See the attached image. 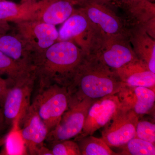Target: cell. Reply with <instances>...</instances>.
Instances as JSON below:
<instances>
[{
    "mask_svg": "<svg viewBox=\"0 0 155 155\" xmlns=\"http://www.w3.org/2000/svg\"><path fill=\"white\" fill-rule=\"evenodd\" d=\"M85 55L71 41H57L42 52L31 54L38 86L57 84L67 88Z\"/></svg>",
    "mask_w": 155,
    "mask_h": 155,
    "instance_id": "cell-1",
    "label": "cell"
},
{
    "mask_svg": "<svg viewBox=\"0 0 155 155\" xmlns=\"http://www.w3.org/2000/svg\"><path fill=\"white\" fill-rule=\"evenodd\" d=\"M71 1H72V2H74V3H75L76 4V5L79 2L81 1V0H71Z\"/></svg>",
    "mask_w": 155,
    "mask_h": 155,
    "instance_id": "cell-32",
    "label": "cell"
},
{
    "mask_svg": "<svg viewBox=\"0 0 155 155\" xmlns=\"http://www.w3.org/2000/svg\"><path fill=\"white\" fill-rule=\"evenodd\" d=\"M120 155H155V144L137 137H134L126 144L120 147Z\"/></svg>",
    "mask_w": 155,
    "mask_h": 155,
    "instance_id": "cell-23",
    "label": "cell"
},
{
    "mask_svg": "<svg viewBox=\"0 0 155 155\" xmlns=\"http://www.w3.org/2000/svg\"><path fill=\"white\" fill-rule=\"evenodd\" d=\"M94 55L103 64L115 71L138 59L134 52L127 34H104Z\"/></svg>",
    "mask_w": 155,
    "mask_h": 155,
    "instance_id": "cell-8",
    "label": "cell"
},
{
    "mask_svg": "<svg viewBox=\"0 0 155 155\" xmlns=\"http://www.w3.org/2000/svg\"><path fill=\"white\" fill-rule=\"evenodd\" d=\"M8 125L6 124L5 116L3 114V108H0V135H2L3 133Z\"/></svg>",
    "mask_w": 155,
    "mask_h": 155,
    "instance_id": "cell-26",
    "label": "cell"
},
{
    "mask_svg": "<svg viewBox=\"0 0 155 155\" xmlns=\"http://www.w3.org/2000/svg\"><path fill=\"white\" fill-rule=\"evenodd\" d=\"M11 29L8 22L0 20V33H7Z\"/></svg>",
    "mask_w": 155,
    "mask_h": 155,
    "instance_id": "cell-27",
    "label": "cell"
},
{
    "mask_svg": "<svg viewBox=\"0 0 155 155\" xmlns=\"http://www.w3.org/2000/svg\"><path fill=\"white\" fill-rule=\"evenodd\" d=\"M32 1V0H21L20 3H24L25 2H28V1Z\"/></svg>",
    "mask_w": 155,
    "mask_h": 155,
    "instance_id": "cell-33",
    "label": "cell"
},
{
    "mask_svg": "<svg viewBox=\"0 0 155 155\" xmlns=\"http://www.w3.org/2000/svg\"><path fill=\"white\" fill-rule=\"evenodd\" d=\"M48 0H32L20 4L0 1V20L6 22L34 20Z\"/></svg>",
    "mask_w": 155,
    "mask_h": 155,
    "instance_id": "cell-15",
    "label": "cell"
},
{
    "mask_svg": "<svg viewBox=\"0 0 155 155\" xmlns=\"http://www.w3.org/2000/svg\"><path fill=\"white\" fill-rule=\"evenodd\" d=\"M69 101L67 87L51 84L38 86L31 106L36 111L49 132L57 126L62 115L68 110Z\"/></svg>",
    "mask_w": 155,
    "mask_h": 155,
    "instance_id": "cell-4",
    "label": "cell"
},
{
    "mask_svg": "<svg viewBox=\"0 0 155 155\" xmlns=\"http://www.w3.org/2000/svg\"><path fill=\"white\" fill-rule=\"evenodd\" d=\"M125 85L115 70L95 55H86L67 87L69 107L85 99L97 100L117 94Z\"/></svg>",
    "mask_w": 155,
    "mask_h": 155,
    "instance_id": "cell-2",
    "label": "cell"
},
{
    "mask_svg": "<svg viewBox=\"0 0 155 155\" xmlns=\"http://www.w3.org/2000/svg\"><path fill=\"white\" fill-rule=\"evenodd\" d=\"M14 124L20 131L28 154L36 155L39 149L44 145L49 130L36 111L30 105Z\"/></svg>",
    "mask_w": 155,
    "mask_h": 155,
    "instance_id": "cell-12",
    "label": "cell"
},
{
    "mask_svg": "<svg viewBox=\"0 0 155 155\" xmlns=\"http://www.w3.org/2000/svg\"><path fill=\"white\" fill-rule=\"evenodd\" d=\"M121 106L118 94L96 100L89 108L81 133L74 140L92 135L97 130L104 127Z\"/></svg>",
    "mask_w": 155,
    "mask_h": 155,
    "instance_id": "cell-11",
    "label": "cell"
},
{
    "mask_svg": "<svg viewBox=\"0 0 155 155\" xmlns=\"http://www.w3.org/2000/svg\"><path fill=\"white\" fill-rule=\"evenodd\" d=\"M127 36L136 57L155 73V39L138 27L128 28Z\"/></svg>",
    "mask_w": 155,
    "mask_h": 155,
    "instance_id": "cell-16",
    "label": "cell"
},
{
    "mask_svg": "<svg viewBox=\"0 0 155 155\" xmlns=\"http://www.w3.org/2000/svg\"><path fill=\"white\" fill-rule=\"evenodd\" d=\"M81 155H119L110 148L102 138L92 135L84 137L76 140Z\"/></svg>",
    "mask_w": 155,
    "mask_h": 155,
    "instance_id": "cell-21",
    "label": "cell"
},
{
    "mask_svg": "<svg viewBox=\"0 0 155 155\" xmlns=\"http://www.w3.org/2000/svg\"><path fill=\"white\" fill-rule=\"evenodd\" d=\"M99 2L116 6V0H93Z\"/></svg>",
    "mask_w": 155,
    "mask_h": 155,
    "instance_id": "cell-29",
    "label": "cell"
},
{
    "mask_svg": "<svg viewBox=\"0 0 155 155\" xmlns=\"http://www.w3.org/2000/svg\"><path fill=\"white\" fill-rule=\"evenodd\" d=\"M122 107L140 116L150 114L154 107L155 91L144 87L125 85L118 93Z\"/></svg>",
    "mask_w": 155,
    "mask_h": 155,
    "instance_id": "cell-14",
    "label": "cell"
},
{
    "mask_svg": "<svg viewBox=\"0 0 155 155\" xmlns=\"http://www.w3.org/2000/svg\"><path fill=\"white\" fill-rule=\"evenodd\" d=\"M17 35L31 54L44 51L58 41L55 25L36 20L14 22Z\"/></svg>",
    "mask_w": 155,
    "mask_h": 155,
    "instance_id": "cell-6",
    "label": "cell"
},
{
    "mask_svg": "<svg viewBox=\"0 0 155 155\" xmlns=\"http://www.w3.org/2000/svg\"><path fill=\"white\" fill-rule=\"evenodd\" d=\"M77 9L71 0H48L34 20L56 25L63 23Z\"/></svg>",
    "mask_w": 155,
    "mask_h": 155,
    "instance_id": "cell-18",
    "label": "cell"
},
{
    "mask_svg": "<svg viewBox=\"0 0 155 155\" xmlns=\"http://www.w3.org/2000/svg\"><path fill=\"white\" fill-rule=\"evenodd\" d=\"M116 71L125 85L144 87L155 91V73L139 59Z\"/></svg>",
    "mask_w": 155,
    "mask_h": 155,
    "instance_id": "cell-17",
    "label": "cell"
},
{
    "mask_svg": "<svg viewBox=\"0 0 155 155\" xmlns=\"http://www.w3.org/2000/svg\"><path fill=\"white\" fill-rule=\"evenodd\" d=\"M128 28L138 27L155 39V4L149 0H129L119 5Z\"/></svg>",
    "mask_w": 155,
    "mask_h": 155,
    "instance_id": "cell-13",
    "label": "cell"
},
{
    "mask_svg": "<svg viewBox=\"0 0 155 155\" xmlns=\"http://www.w3.org/2000/svg\"><path fill=\"white\" fill-rule=\"evenodd\" d=\"M32 72L31 66L15 61L0 51V75L7 76L11 85Z\"/></svg>",
    "mask_w": 155,
    "mask_h": 155,
    "instance_id": "cell-20",
    "label": "cell"
},
{
    "mask_svg": "<svg viewBox=\"0 0 155 155\" xmlns=\"http://www.w3.org/2000/svg\"><path fill=\"white\" fill-rule=\"evenodd\" d=\"M95 101L85 99L69 106L57 126L49 132L45 141L51 143L70 140L79 135L83 129L89 108Z\"/></svg>",
    "mask_w": 155,
    "mask_h": 155,
    "instance_id": "cell-9",
    "label": "cell"
},
{
    "mask_svg": "<svg viewBox=\"0 0 155 155\" xmlns=\"http://www.w3.org/2000/svg\"><path fill=\"white\" fill-rule=\"evenodd\" d=\"M36 155H53V154L50 149L43 145L39 149L37 152Z\"/></svg>",
    "mask_w": 155,
    "mask_h": 155,
    "instance_id": "cell-28",
    "label": "cell"
},
{
    "mask_svg": "<svg viewBox=\"0 0 155 155\" xmlns=\"http://www.w3.org/2000/svg\"><path fill=\"white\" fill-rule=\"evenodd\" d=\"M3 1V0H0V1Z\"/></svg>",
    "mask_w": 155,
    "mask_h": 155,
    "instance_id": "cell-36",
    "label": "cell"
},
{
    "mask_svg": "<svg viewBox=\"0 0 155 155\" xmlns=\"http://www.w3.org/2000/svg\"><path fill=\"white\" fill-rule=\"evenodd\" d=\"M129 0H116V6L118 8V7L123 3L126 2Z\"/></svg>",
    "mask_w": 155,
    "mask_h": 155,
    "instance_id": "cell-31",
    "label": "cell"
},
{
    "mask_svg": "<svg viewBox=\"0 0 155 155\" xmlns=\"http://www.w3.org/2000/svg\"><path fill=\"white\" fill-rule=\"evenodd\" d=\"M104 34L77 8L58 31L57 41L73 42L85 54H94Z\"/></svg>",
    "mask_w": 155,
    "mask_h": 155,
    "instance_id": "cell-3",
    "label": "cell"
},
{
    "mask_svg": "<svg viewBox=\"0 0 155 155\" xmlns=\"http://www.w3.org/2000/svg\"><path fill=\"white\" fill-rule=\"evenodd\" d=\"M140 116L132 110L122 107L104 126L102 138L110 147L119 148L135 137Z\"/></svg>",
    "mask_w": 155,
    "mask_h": 155,
    "instance_id": "cell-10",
    "label": "cell"
},
{
    "mask_svg": "<svg viewBox=\"0 0 155 155\" xmlns=\"http://www.w3.org/2000/svg\"><path fill=\"white\" fill-rule=\"evenodd\" d=\"M149 1H150V2H155V0H149Z\"/></svg>",
    "mask_w": 155,
    "mask_h": 155,
    "instance_id": "cell-34",
    "label": "cell"
},
{
    "mask_svg": "<svg viewBox=\"0 0 155 155\" xmlns=\"http://www.w3.org/2000/svg\"><path fill=\"white\" fill-rule=\"evenodd\" d=\"M0 51L26 65H31V54L17 35L0 33Z\"/></svg>",
    "mask_w": 155,
    "mask_h": 155,
    "instance_id": "cell-19",
    "label": "cell"
},
{
    "mask_svg": "<svg viewBox=\"0 0 155 155\" xmlns=\"http://www.w3.org/2000/svg\"><path fill=\"white\" fill-rule=\"evenodd\" d=\"M36 80L33 72L9 87L2 107L8 126H12L30 107Z\"/></svg>",
    "mask_w": 155,
    "mask_h": 155,
    "instance_id": "cell-7",
    "label": "cell"
},
{
    "mask_svg": "<svg viewBox=\"0 0 155 155\" xmlns=\"http://www.w3.org/2000/svg\"><path fill=\"white\" fill-rule=\"evenodd\" d=\"M76 7L103 33L108 35L127 34L126 22L117 14L115 6L93 0H81Z\"/></svg>",
    "mask_w": 155,
    "mask_h": 155,
    "instance_id": "cell-5",
    "label": "cell"
},
{
    "mask_svg": "<svg viewBox=\"0 0 155 155\" xmlns=\"http://www.w3.org/2000/svg\"><path fill=\"white\" fill-rule=\"evenodd\" d=\"M3 155H28L25 142L17 125L14 124L6 136Z\"/></svg>",
    "mask_w": 155,
    "mask_h": 155,
    "instance_id": "cell-22",
    "label": "cell"
},
{
    "mask_svg": "<svg viewBox=\"0 0 155 155\" xmlns=\"http://www.w3.org/2000/svg\"><path fill=\"white\" fill-rule=\"evenodd\" d=\"M3 78H1V77H0V81L3 80Z\"/></svg>",
    "mask_w": 155,
    "mask_h": 155,
    "instance_id": "cell-35",
    "label": "cell"
},
{
    "mask_svg": "<svg viewBox=\"0 0 155 155\" xmlns=\"http://www.w3.org/2000/svg\"><path fill=\"white\" fill-rule=\"evenodd\" d=\"M6 136H7V134H3L2 135H0V147L3 146L5 144Z\"/></svg>",
    "mask_w": 155,
    "mask_h": 155,
    "instance_id": "cell-30",
    "label": "cell"
},
{
    "mask_svg": "<svg viewBox=\"0 0 155 155\" xmlns=\"http://www.w3.org/2000/svg\"><path fill=\"white\" fill-rule=\"evenodd\" d=\"M50 144L53 155H81L78 145L75 140H67Z\"/></svg>",
    "mask_w": 155,
    "mask_h": 155,
    "instance_id": "cell-24",
    "label": "cell"
},
{
    "mask_svg": "<svg viewBox=\"0 0 155 155\" xmlns=\"http://www.w3.org/2000/svg\"><path fill=\"white\" fill-rule=\"evenodd\" d=\"M135 137L155 144V123L147 120H139L136 128Z\"/></svg>",
    "mask_w": 155,
    "mask_h": 155,
    "instance_id": "cell-25",
    "label": "cell"
}]
</instances>
